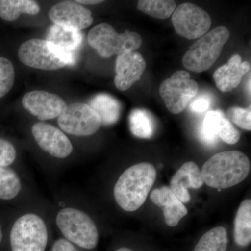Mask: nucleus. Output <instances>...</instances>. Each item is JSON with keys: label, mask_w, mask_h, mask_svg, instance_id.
Listing matches in <instances>:
<instances>
[{"label": "nucleus", "mask_w": 251, "mask_h": 251, "mask_svg": "<svg viewBox=\"0 0 251 251\" xmlns=\"http://www.w3.org/2000/svg\"><path fill=\"white\" fill-rule=\"evenodd\" d=\"M156 178V168L151 163H138L126 170L114 188L117 204L126 211L138 210L146 201Z\"/></svg>", "instance_id": "obj_1"}, {"label": "nucleus", "mask_w": 251, "mask_h": 251, "mask_svg": "<svg viewBox=\"0 0 251 251\" xmlns=\"http://www.w3.org/2000/svg\"><path fill=\"white\" fill-rule=\"evenodd\" d=\"M251 162L247 155L237 150L218 153L202 166V179L211 188L224 189L240 184L247 177Z\"/></svg>", "instance_id": "obj_2"}, {"label": "nucleus", "mask_w": 251, "mask_h": 251, "mask_svg": "<svg viewBox=\"0 0 251 251\" xmlns=\"http://www.w3.org/2000/svg\"><path fill=\"white\" fill-rule=\"evenodd\" d=\"M230 33L227 28L220 26L201 36L193 44L182 59L187 70L196 73L205 72L212 67L221 55Z\"/></svg>", "instance_id": "obj_3"}, {"label": "nucleus", "mask_w": 251, "mask_h": 251, "mask_svg": "<svg viewBox=\"0 0 251 251\" xmlns=\"http://www.w3.org/2000/svg\"><path fill=\"white\" fill-rule=\"evenodd\" d=\"M87 41L104 58L134 52L143 44V39L138 33L126 30L119 34L110 25L105 23L94 26L89 31Z\"/></svg>", "instance_id": "obj_4"}, {"label": "nucleus", "mask_w": 251, "mask_h": 251, "mask_svg": "<svg viewBox=\"0 0 251 251\" xmlns=\"http://www.w3.org/2000/svg\"><path fill=\"white\" fill-rule=\"evenodd\" d=\"M56 224L68 240L80 247L93 249L99 242L97 226L90 216L74 208H64L59 211Z\"/></svg>", "instance_id": "obj_5"}, {"label": "nucleus", "mask_w": 251, "mask_h": 251, "mask_svg": "<svg viewBox=\"0 0 251 251\" xmlns=\"http://www.w3.org/2000/svg\"><path fill=\"white\" fill-rule=\"evenodd\" d=\"M18 57L25 65L40 70L54 71L72 65L69 57L49 41L32 39L20 46Z\"/></svg>", "instance_id": "obj_6"}, {"label": "nucleus", "mask_w": 251, "mask_h": 251, "mask_svg": "<svg viewBox=\"0 0 251 251\" xmlns=\"http://www.w3.org/2000/svg\"><path fill=\"white\" fill-rule=\"evenodd\" d=\"M12 251H44L48 243L47 227L34 214H25L16 220L10 234Z\"/></svg>", "instance_id": "obj_7"}, {"label": "nucleus", "mask_w": 251, "mask_h": 251, "mask_svg": "<svg viewBox=\"0 0 251 251\" xmlns=\"http://www.w3.org/2000/svg\"><path fill=\"white\" fill-rule=\"evenodd\" d=\"M198 90L197 82L191 79L189 73L180 70L162 82L159 94L168 110L176 115L184 111L198 95Z\"/></svg>", "instance_id": "obj_8"}, {"label": "nucleus", "mask_w": 251, "mask_h": 251, "mask_svg": "<svg viewBox=\"0 0 251 251\" xmlns=\"http://www.w3.org/2000/svg\"><path fill=\"white\" fill-rule=\"evenodd\" d=\"M58 125L69 134L88 136L98 131L102 122L88 104L74 103L67 105L59 115Z\"/></svg>", "instance_id": "obj_9"}, {"label": "nucleus", "mask_w": 251, "mask_h": 251, "mask_svg": "<svg viewBox=\"0 0 251 251\" xmlns=\"http://www.w3.org/2000/svg\"><path fill=\"white\" fill-rule=\"evenodd\" d=\"M172 22L179 36L195 39L204 36L209 30L211 18L202 8L191 3H184L175 9Z\"/></svg>", "instance_id": "obj_10"}, {"label": "nucleus", "mask_w": 251, "mask_h": 251, "mask_svg": "<svg viewBox=\"0 0 251 251\" xmlns=\"http://www.w3.org/2000/svg\"><path fill=\"white\" fill-rule=\"evenodd\" d=\"M22 103L26 110L41 121L59 117L67 106L59 96L41 90L31 91L25 94Z\"/></svg>", "instance_id": "obj_11"}, {"label": "nucleus", "mask_w": 251, "mask_h": 251, "mask_svg": "<svg viewBox=\"0 0 251 251\" xmlns=\"http://www.w3.org/2000/svg\"><path fill=\"white\" fill-rule=\"evenodd\" d=\"M31 133L38 145L52 156L64 158L72 153L73 145L70 140L54 126L37 122L33 125Z\"/></svg>", "instance_id": "obj_12"}, {"label": "nucleus", "mask_w": 251, "mask_h": 251, "mask_svg": "<svg viewBox=\"0 0 251 251\" xmlns=\"http://www.w3.org/2000/svg\"><path fill=\"white\" fill-rule=\"evenodd\" d=\"M49 17L54 25L80 31L93 23L92 12L75 1H64L54 5Z\"/></svg>", "instance_id": "obj_13"}, {"label": "nucleus", "mask_w": 251, "mask_h": 251, "mask_svg": "<svg viewBox=\"0 0 251 251\" xmlns=\"http://www.w3.org/2000/svg\"><path fill=\"white\" fill-rule=\"evenodd\" d=\"M147 64L138 52H125L117 56L115 64V85L117 90L126 91L130 88L143 75Z\"/></svg>", "instance_id": "obj_14"}, {"label": "nucleus", "mask_w": 251, "mask_h": 251, "mask_svg": "<svg viewBox=\"0 0 251 251\" xmlns=\"http://www.w3.org/2000/svg\"><path fill=\"white\" fill-rule=\"evenodd\" d=\"M204 184L202 173L197 164L193 161L185 163L176 172L171 181V189L181 202L191 201L188 188H201Z\"/></svg>", "instance_id": "obj_15"}, {"label": "nucleus", "mask_w": 251, "mask_h": 251, "mask_svg": "<svg viewBox=\"0 0 251 251\" xmlns=\"http://www.w3.org/2000/svg\"><path fill=\"white\" fill-rule=\"evenodd\" d=\"M249 62H242L239 54L232 56L227 64L219 68L214 74V80L217 88L223 92H230L240 84L243 77L250 72Z\"/></svg>", "instance_id": "obj_16"}, {"label": "nucleus", "mask_w": 251, "mask_h": 251, "mask_svg": "<svg viewBox=\"0 0 251 251\" xmlns=\"http://www.w3.org/2000/svg\"><path fill=\"white\" fill-rule=\"evenodd\" d=\"M150 198L156 205L163 209L165 222L168 226H177L181 219L188 214L186 206L168 186L153 190Z\"/></svg>", "instance_id": "obj_17"}, {"label": "nucleus", "mask_w": 251, "mask_h": 251, "mask_svg": "<svg viewBox=\"0 0 251 251\" xmlns=\"http://www.w3.org/2000/svg\"><path fill=\"white\" fill-rule=\"evenodd\" d=\"M46 41L60 50L69 57L72 64H74L77 50L82 44V35L80 31L72 30L54 24L48 31Z\"/></svg>", "instance_id": "obj_18"}, {"label": "nucleus", "mask_w": 251, "mask_h": 251, "mask_svg": "<svg viewBox=\"0 0 251 251\" xmlns=\"http://www.w3.org/2000/svg\"><path fill=\"white\" fill-rule=\"evenodd\" d=\"M89 105L99 115L103 125H113L120 119L121 104L108 94H97L90 100Z\"/></svg>", "instance_id": "obj_19"}, {"label": "nucleus", "mask_w": 251, "mask_h": 251, "mask_svg": "<svg viewBox=\"0 0 251 251\" xmlns=\"http://www.w3.org/2000/svg\"><path fill=\"white\" fill-rule=\"evenodd\" d=\"M234 241L240 247H247L251 242V201H243L234 220Z\"/></svg>", "instance_id": "obj_20"}, {"label": "nucleus", "mask_w": 251, "mask_h": 251, "mask_svg": "<svg viewBox=\"0 0 251 251\" xmlns=\"http://www.w3.org/2000/svg\"><path fill=\"white\" fill-rule=\"evenodd\" d=\"M40 7L32 0H0V18L6 21H14L21 14H39Z\"/></svg>", "instance_id": "obj_21"}, {"label": "nucleus", "mask_w": 251, "mask_h": 251, "mask_svg": "<svg viewBox=\"0 0 251 251\" xmlns=\"http://www.w3.org/2000/svg\"><path fill=\"white\" fill-rule=\"evenodd\" d=\"M130 129L138 138L148 139L154 133L155 124L153 117L148 110L135 109L129 115Z\"/></svg>", "instance_id": "obj_22"}, {"label": "nucleus", "mask_w": 251, "mask_h": 251, "mask_svg": "<svg viewBox=\"0 0 251 251\" xmlns=\"http://www.w3.org/2000/svg\"><path fill=\"white\" fill-rule=\"evenodd\" d=\"M226 116L221 110H210L206 112L201 125L200 135L206 145L211 146L217 143L221 129L222 120Z\"/></svg>", "instance_id": "obj_23"}, {"label": "nucleus", "mask_w": 251, "mask_h": 251, "mask_svg": "<svg viewBox=\"0 0 251 251\" xmlns=\"http://www.w3.org/2000/svg\"><path fill=\"white\" fill-rule=\"evenodd\" d=\"M227 246V231L224 227H217L201 237L194 251H226Z\"/></svg>", "instance_id": "obj_24"}, {"label": "nucleus", "mask_w": 251, "mask_h": 251, "mask_svg": "<svg viewBox=\"0 0 251 251\" xmlns=\"http://www.w3.org/2000/svg\"><path fill=\"white\" fill-rule=\"evenodd\" d=\"M137 8L151 17L166 19L174 12L176 2L173 0H140Z\"/></svg>", "instance_id": "obj_25"}, {"label": "nucleus", "mask_w": 251, "mask_h": 251, "mask_svg": "<svg viewBox=\"0 0 251 251\" xmlns=\"http://www.w3.org/2000/svg\"><path fill=\"white\" fill-rule=\"evenodd\" d=\"M21 190V179L17 173L7 167H0V199H13Z\"/></svg>", "instance_id": "obj_26"}, {"label": "nucleus", "mask_w": 251, "mask_h": 251, "mask_svg": "<svg viewBox=\"0 0 251 251\" xmlns=\"http://www.w3.org/2000/svg\"><path fill=\"white\" fill-rule=\"evenodd\" d=\"M15 69L9 59L0 57V99L9 93L14 86Z\"/></svg>", "instance_id": "obj_27"}, {"label": "nucleus", "mask_w": 251, "mask_h": 251, "mask_svg": "<svg viewBox=\"0 0 251 251\" xmlns=\"http://www.w3.org/2000/svg\"><path fill=\"white\" fill-rule=\"evenodd\" d=\"M227 118L242 129L251 130V106L247 108L231 107L227 110Z\"/></svg>", "instance_id": "obj_28"}, {"label": "nucleus", "mask_w": 251, "mask_h": 251, "mask_svg": "<svg viewBox=\"0 0 251 251\" xmlns=\"http://www.w3.org/2000/svg\"><path fill=\"white\" fill-rule=\"evenodd\" d=\"M16 150L8 140L0 138V167H8L14 163Z\"/></svg>", "instance_id": "obj_29"}, {"label": "nucleus", "mask_w": 251, "mask_h": 251, "mask_svg": "<svg viewBox=\"0 0 251 251\" xmlns=\"http://www.w3.org/2000/svg\"><path fill=\"white\" fill-rule=\"evenodd\" d=\"M211 100L208 94H202L195 97L190 103V110L194 112H204L210 108Z\"/></svg>", "instance_id": "obj_30"}, {"label": "nucleus", "mask_w": 251, "mask_h": 251, "mask_svg": "<svg viewBox=\"0 0 251 251\" xmlns=\"http://www.w3.org/2000/svg\"><path fill=\"white\" fill-rule=\"evenodd\" d=\"M52 251H79L67 239H59L54 242Z\"/></svg>", "instance_id": "obj_31"}, {"label": "nucleus", "mask_w": 251, "mask_h": 251, "mask_svg": "<svg viewBox=\"0 0 251 251\" xmlns=\"http://www.w3.org/2000/svg\"><path fill=\"white\" fill-rule=\"evenodd\" d=\"M103 1L101 0H77V1H75V2L80 5H94L99 4V3L103 2Z\"/></svg>", "instance_id": "obj_32"}, {"label": "nucleus", "mask_w": 251, "mask_h": 251, "mask_svg": "<svg viewBox=\"0 0 251 251\" xmlns=\"http://www.w3.org/2000/svg\"><path fill=\"white\" fill-rule=\"evenodd\" d=\"M115 251H133L131 250V249H128V248H120V249H117V250Z\"/></svg>", "instance_id": "obj_33"}, {"label": "nucleus", "mask_w": 251, "mask_h": 251, "mask_svg": "<svg viewBox=\"0 0 251 251\" xmlns=\"http://www.w3.org/2000/svg\"><path fill=\"white\" fill-rule=\"evenodd\" d=\"M2 231H1V226H0V243H1V240H2Z\"/></svg>", "instance_id": "obj_34"}, {"label": "nucleus", "mask_w": 251, "mask_h": 251, "mask_svg": "<svg viewBox=\"0 0 251 251\" xmlns=\"http://www.w3.org/2000/svg\"><path fill=\"white\" fill-rule=\"evenodd\" d=\"M248 90L249 91V94L251 95V79L249 80V85H248Z\"/></svg>", "instance_id": "obj_35"}]
</instances>
